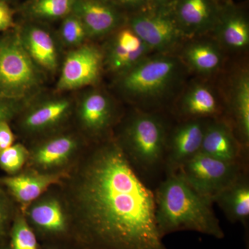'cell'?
Here are the masks:
<instances>
[{"label": "cell", "mask_w": 249, "mask_h": 249, "mask_svg": "<svg viewBox=\"0 0 249 249\" xmlns=\"http://www.w3.org/2000/svg\"><path fill=\"white\" fill-rule=\"evenodd\" d=\"M73 196L70 219L78 249H168L157 228L155 193L115 139L87 157Z\"/></svg>", "instance_id": "1"}, {"label": "cell", "mask_w": 249, "mask_h": 249, "mask_svg": "<svg viewBox=\"0 0 249 249\" xmlns=\"http://www.w3.org/2000/svg\"><path fill=\"white\" fill-rule=\"evenodd\" d=\"M188 73L177 54L151 53L116 76V87L135 109L159 111L177 99Z\"/></svg>", "instance_id": "2"}, {"label": "cell", "mask_w": 249, "mask_h": 249, "mask_svg": "<svg viewBox=\"0 0 249 249\" xmlns=\"http://www.w3.org/2000/svg\"><path fill=\"white\" fill-rule=\"evenodd\" d=\"M156 221L162 238L191 231L223 239L224 232L213 203L198 194L178 173L168 174L155 192Z\"/></svg>", "instance_id": "3"}, {"label": "cell", "mask_w": 249, "mask_h": 249, "mask_svg": "<svg viewBox=\"0 0 249 249\" xmlns=\"http://www.w3.org/2000/svg\"><path fill=\"white\" fill-rule=\"evenodd\" d=\"M169 131L160 111L135 109L115 140L134 170L151 175L164 166Z\"/></svg>", "instance_id": "4"}, {"label": "cell", "mask_w": 249, "mask_h": 249, "mask_svg": "<svg viewBox=\"0 0 249 249\" xmlns=\"http://www.w3.org/2000/svg\"><path fill=\"white\" fill-rule=\"evenodd\" d=\"M42 77L18 30L0 39V98L24 101L40 88Z\"/></svg>", "instance_id": "5"}, {"label": "cell", "mask_w": 249, "mask_h": 249, "mask_svg": "<svg viewBox=\"0 0 249 249\" xmlns=\"http://www.w3.org/2000/svg\"><path fill=\"white\" fill-rule=\"evenodd\" d=\"M246 170L245 163L224 161L199 152L177 173L198 194L213 202L219 192Z\"/></svg>", "instance_id": "6"}, {"label": "cell", "mask_w": 249, "mask_h": 249, "mask_svg": "<svg viewBox=\"0 0 249 249\" xmlns=\"http://www.w3.org/2000/svg\"><path fill=\"white\" fill-rule=\"evenodd\" d=\"M127 25L154 53H175L188 40L173 13H137L127 19Z\"/></svg>", "instance_id": "7"}, {"label": "cell", "mask_w": 249, "mask_h": 249, "mask_svg": "<svg viewBox=\"0 0 249 249\" xmlns=\"http://www.w3.org/2000/svg\"><path fill=\"white\" fill-rule=\"evenodd\" d=\"M104 68V53L98 46L86 42L72 49L65 57L56 89L60 92L93 86Z\"/></svg>", "instance_id": "8"}, {"label": "cell", "mask_w": 249, "mask_h": 249, "mask_svg": "<svg viewBox=\"0 0 249 249\" xmlns=\"http://www.w3.org/2000/svg\"><path fill=\"white\" fill-rule=\"evenodd\" d=\"M177 100L176 113L181 121L226 119L224 97L206 80H196L185 87Z\"/></svg>", "instance_id": "9"}, {"label": "cell", "mask_w": 249, "mask_h": 249, "mask_svg": "<svg viewBox=\"0 0 249 249\" xmlns=\"http://www.w3.org/2000/svg\"><path fill=\"white\" fill-rule=\"evenodd\" d=\"M211 119L181 121L170 129L164 160L166 175L176 173L187 160L200 152L205 131Z\"/></svg>", "instance_id": "10"}, {"label": "cell", "mask_w": 249, "mask_h": 249, "mask_svg": "<svg viewBox=\"0 0 249 249\" xmlns=\"http://www.w3.org/2000/svg\"><path fill=\"white\" fill-rule=\"evenodd\" d=\"M72 13L84 24L89 39L112 35L127 24L123 10L110 0H76Z\"/></svg>", "instance_id": "11"}, {"label": "cell", "mask_w": 249, "mask_h": 249, "mask_svg": "<svg viewBox=\"0 0 249 249\" xmlns=\"http://www.w3.org/2000/svg\"><path fill=\"white\" fill-rule=\"evenodd\" d=\"M18 31L23 47L36 66L42 71L55 73L60 65V54L45 24L27 20Z\"/></svg>", "instance_id": "12"}, {"label": "cell", "mask_w": 249, "mask_h": 249, "mask_svg": "<svg viewBox=\"0 0 249 249\" xmlns=\"http://www.w3.org/2000/svg\"><path fill=\"white\" fill-rule=\"evenodd\" d=\"M29 225L37 237L46 242H73L70 217L62 211L56 199L41 201L32 206L29 213Z\"/></svg>", "instance_id": "13"}, {"label": "cell", "mask_w": 249, "mask_h": 249, "mask_svg": "<svg viewBox=\"0 0 249 249\" xmlns=\"http://www.w3.org/2000/svg\"><path fill=\"white\" fill-rule=\"evenodd\" d=\"M116 115L115 103L106 91L91 89L82 95L78 105V119L90 135H105L114 124Z\"/></svg>", "instance_id": "14"}, {"label": "cell", "mask_w": 249, "mask_h": 249, "mask_svg": "<svg viewBox=\"0 0 249 249\" xmlns=\"http://www.w3.org/2000/svg\"><path fill=\"white\" fill-rule=\"evenodd\" d=\"M231 80L229 94L224 98L226 119L246 151L249 145V72L240 69Z\"/></svg>", "instance_id": "15"}, {"label": "cell", "mask_w": 249, "mask_h": 249, "mask_svg": "<svg viewBox=\"0 0 249 249\" xmlns=\"http://www.w3.org/2000/svg\"><path fill=\"white\" fill-rule=\"evenodd\" d=\"M204 36L187 40L178 55L188 71L208 77L222 70L225 52L213 37Z\"/></svg>", "instance_id": "16"}, {"label": "cell", "mask_w": 249, "mask_h": 249, "mask_svg": "<svg viewBox=\"0 0 249 249\" xmlns=\"http://www.w3.org/2000/svg\"><path fill=\"white\" fill-rule=\"evenodd\" d=\"M247 152L227 119L209 121L201 144V153L224 161L246 164Z\"/></svg>", "instance_id": "17"}, {"label": "cell", "mask_w": 249, "mask_h": 249, "mask_svg": "<svg viewBox=\"0 0 249 249\" xmlns=\"http://www.w3.org/2000/svg\"><path fill=\"white\" fill-rule=\"evenodd\" d=\"M219 14L213 0H178L173 12L188 40L212 33Z\"/></svg>", "instance_id": "18"}, {"label": "cell", "mask_w": 249, "mask_h": 249, "mask_svg": "<svg viewBox=\"0 0 249 249\" xmlns=\"http://www.w3.org/2000/svg\"><path fill=\"white\" fill-rule=\"evenodd\" d=\"M212 33L224 52L240 53L249 48V21L237 10L228 9L220 12Z\"/></svg>", "instance_id": "19"}, {"label": "cell", "mask_w": 249, "mask_h": 249, "mask_svg": "<svg viewBox=\"0 0 249 249\" xmlns=\"http://www.w3.org/2000/svg\"><path fill=\"white\" fill-rule=\"evenodd\" d=\"M71 100L55 96L42 100L31 106L23 116L22 127L28 132H38L62 122L71 111Z\"/></svg>", "instance_id": "20"}, {"label": "cell", "mask_w": 249, "mask_h": 249, "mask_svg": "<svg viewBox=\"0 0 249 249\" xmlns=\"http://www.w3.org/2000/svg\"><path fill=\"white\" fill-rule=\"evenodd\" d=\"M229 222L248 227L249 219V178L247 170L233 182L219 192L213 199Z\"/></svg>", "instance_id": "21"}, {"label": "cell", "mask_w": 249, "mask_h": 249, "mask_svg": "<svg viewBox=\"0 0 249 249\" xmlns=\"http://www.w3.org/2000/svg\"><path fill=\"white\" fill-rule=\"evenodd\" d=\"M62 173H27L5 178L3 182L23 204L37 199L46 191L64 178Z\"/></svg>", "instance_id": "22"}, {"label": "cell", "mask_w": 249, "mask_h": 249, "mask_svg": "<svg viewBox=\"0 0 249 249\" xmlns=\"http://www.w3.org/2000/svg\"><path fill=\"white\" fill-rule=\"evenodd\" d=\"M76 139L62 134L49 139L37 147L34 155L36 164L48 168L60 165L69 160L76 149Z\"/></svg>", "instance_id": "23"}, {"label": "cell", "mask_w": 249, "mask_h": 249, "mask_svg": "<svg viewBox=\"0 0 249 249\" xmlns=\"http://www.w3.org/2000/svg\"><path fill=\"white\" fill-rule=\"evenodd\" d=\"M76 0H28L21 7L27 20L46 24L71 14Z\"/></svg>", "instance_id": "24"}, {"label": "cell", "mask_w": 249, "mask_h": 249, "mask_svg": "<svg viewBox=\"0 0 249 249\" xmlns=\"http://www.w3.org/2000/svg\"><path fill=\"white\" fill-rule=\"evenodd\" d=\"M103 53L104 67L118 76L128 71L142 59L154 53L145 44L139 49L132 50L118 45L110 39L106 49L103 50Z\"/></svg>", "instance_id": "25"}, {"label": "cell", "mask_w": 249, "mask_h": 249, "mask_svg": "<svg viewBox=\"0 0 249 249\" xmlns=\"http://www.w3.org/2000/svg\"><path fill=\"white\" fill-rule=\"evenodd\" d=\"M59 36L63 45L71 49L84 45L89 39L84 24L72 12L62 19Z\"/></svg>", "instance_id": "26"}, {"label": "cell", "mask_w": 249, "mask_h": 249, "mask_svg": "<svg viewBox=\"0 0 249 249\" xmlns=\"http://www.w3.org/2000/svg\"><path fill=\"white\" fill-rule=\"evenodd\" d=\"M10 249H40L37 243V237L24 217L14 219L10 229Z\"/></svg>", "instance_id": "27"}, {"label": "cell", "mask_w": 249, "mask_h": 249, "mask_svg": "<svg viewBox=\"0 0 249 249\" xmlns=\"http://www.w3.org/2000/svg\"><path fill=\"white\" fill-rule=\"evenodd\" d=\"M28 155L27 149L22 144L11 145L0 152V166L8 173H17L25 163Z\"/></svg>", "instance_id": "28"}, {"label": "cell", "mask_w": 249, "mask_h": 249, "mask_svg": "<svg viewBox=\"0 0 249 249\" xmlns=\"http://www.w3.org/2000/svg\"><path fill=\"white\" fill-rule=\"evenodd\" d=\"M11 227V215L4 198L0 195V245L6 244Z\"/></svg>", "instance_id": "29"}, {"label": "cell", "mask_w": 249, "mask_h": 249, "mask_svg": "<svg viewBox=\"0 0 249 249\" xmlns=\"http://www.w3.org/2000/svg\"><path fill=\"white\" fill-rule=\"evenodd\" d=\"M16 27L14 13L6 1L0 0V32Z\"/></svg>", "instance_id": "30"}, {"label": "cell", "mask_w": 249, "mask_h": 249, "mask_svg": "<svg viewBox=\"0 0 249 249\" xmlns=\"http://www.w3.org/2000/svg\"><path fill=\"white\" fill-rule=\"evenodd\" d=\"M18 100L0 98V122L8 121L20 109V103Z\"/></svg>", "instance_id": "31"}, {"label": "cell", "mask_w": 249, "mask_h": 249, "mask_svg": "<svg viewBox=\"0 0 249 249\" xmlns=\"http://www.w3.org/2000/svg\"><path fill=\"white\" fill-rule=\"evenodd\" d=\"M14 135L7 121L0 122V152L14 145Z\"/></svg>", "instance_id": "32"}, {"label": "cell", "mask_w": 249, "mask_h": 249, "mask_svg": "<svg viewBox=\"0 0 249 249\" xmlns=\"http://www.w3.org/2000/svg\"><path fill=\"white\" fill-rule=\"evenodd\" d=\"M121 9H137L142 7L147 0H110Z\"/></svg>", "instance_id": "33"}, {"label": "cell", "mask_w": 249, "mask_h": 249, "mask_svg": "<svg viewBox=\"0 0 249 249\" xmlns=\"http://www.w3.org/2000/svg\"><path fill=\"white\" fill-rule=\"evenodd\" d=\"M40 249H78L73 242H46L44 247Z\"/></svg>", "instance_id": "34"}, {"label": "cell", "mask_w": 249, "mask_h": 249, "mask_svg": "<svg viewBox=\"0 0 249 249\" xmlns=\"http://www.w3.org/2000/svg\"><path fill=\"white\" fill-rule=\"evenodd\" d=\"M0 249H10V247H8V246H6V244H5V245H0Z\"/></svg>", "instance_id": "35"}, {"label": "cell", "mask_w": 249, "mask_h": 249, "mask_svg": "<svg viewBox=\"0 0 249 249\" xmlns=\"http://www.w3.org/2000/svg\"><path fill=\"white\" fill-rule=\"evenodd\" d=\"M157 2H163V1H167V0H155Z\"/></svg>", "instance_id": "36"}, {"label": "cell", "mask_w": 249, "mask_h": 249, "mask_svg": "<svg viewBox=\"0 0 249 249\" xmlns=\"http://www.w3.org/2000/svg\"><path fill=\"white\" fill-rule=\"evenodd\" d=\"M2 1H6V2H7V1H9V0H2Z\"/></svg>", "instance_id": "37"}, {"label": "cell", "mask_w": 249, "mask_h": 249, "mask_svg": "<svg viewBox=\"0 0 249 249\" xmlns=\"http://www.w3.org/2000/svg\"></svg>", "instance_id": "38"}]
</instances>
